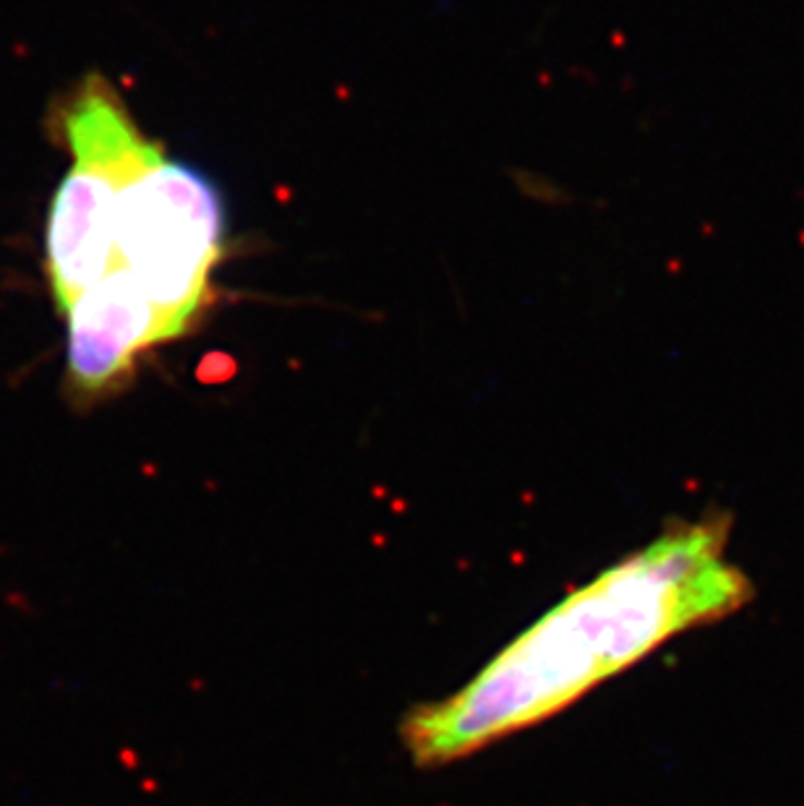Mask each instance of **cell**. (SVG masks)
I'll return each instance as SVG.
<instances>
[{
  "instance_id": "obj_2",
  "label": "cell",
  "mask_w": 804,
  "mask_h": 806,
  "mask_svg": "<svg viewBox=\"0 0 804 806\" xmlns=\"http://www.w3.org/2000/svg\"><path fill=\"white\" fill-rule=\"evenodd\" d=\"M71 170L47 217V279L55 308L65 313L115 266V222L123 191L165 149L141 133L118 89L92 74L60 112Z\"/></svg>"
},
{
  "instance_id": "obj_1",
  "label": "cell",
  "mask_w": 804,
  "mask_h": 806,
  "mask_svg": "<svg viewBox=\"0 0 804 806\" xmlns=\"http://www.w3.org/2000/svg\"><path fill=\"white\" fill-rule=\"evenodd\" d=\"M755 585L731 556V520L671 522L504 645L463 687L407 710L402 749L421 769L536 728L682 634L739 614Z\"/></svg>"
},
{
  "instance_id": "obj_4",
  "label": "cell",
  "mask_w": 804,
  "mask_h": 806,
  "mask_svg": "<svg viewBox=\"0 0 804 806\" xmlns=\"http://www.w3.org/2000/svg\"><path fill=\"white\" fill-rule=\"evenodd\" d=\"M68 319L65 381L71 399L92 404L128 381L139 355L162 345L159 319L139 284L112 266L63 313Z\"/></svg>"
},
{
  "instance_id": "obj_3",
  "label": "cell",
  "mask_w": 804,
  "mask_h": 806,
  "mask_svg": "<svg viewBox=\"0 0 804 806\" xmlns=\"http://www.w3.org/2000/svg\"><path fill=\"white\" fill-rule=\"evenodd\" d=\"M225 202L199 167L162 159L123 191L115 222V266L147 295L162 342L180 337L209 303L222 256Z\"/></svg>"
}]
</instances>
